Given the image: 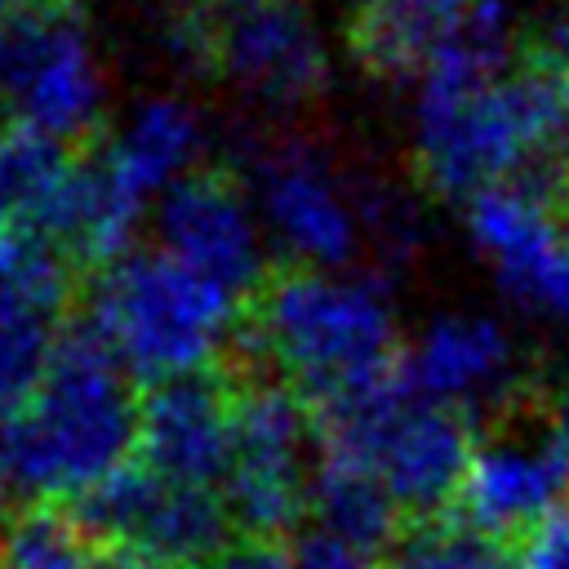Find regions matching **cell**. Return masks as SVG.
Here are the masks:
<instances>
[{
	"label": "cell",
	"mask_w": 569,
	"mask_h": 569,
	"mask_svg": "<svg viewBox=\"0 0 569 569\" xmlns=\"http://www.w3.org/2000/svg\"><path fill=\"white\" fill-rule=\"evenodd\" d=\"M142 400L89 320L71 325L40 391L0 418V529L44 502H80L138 453Z\"/></svg>",
	"instance_id": "6da1fadb"
},
{
	"label": "cell",
	"mask_w": 569,
	"mask_h": 569,
	"mask_svg": "<svg viewBox=\"0 0 569 569\" xmlns=\"http://www.w3.org/2000/svg\"><path fill=\"white\" fill-rule=\"evenodd\" d=\"M253 338L302 400H333L400 365L387 284L289 267L253 298Z\"/></svg>",
	"instance_id": "7a4b0ae2"
},
{
	"label": "cell",
	"mask_w": 569,
	"mask_h": 569,
	"mask_svg": "<svg viewBox=\"0 0 569 569\" xmlns=\"http://www.w3.org/2000/svg\"><path fill=\"white\" fill-rule=\"evenodd\" d=\"M240 302L244 298L182 267L164 249H133L102 267L84 320L129 378L160 387L209 373L240 329Z\"/></svg>",
	"instance_id": "3957f363"
},
{
	"label": "cell",
	"mask_w": 569,
	"mask_h": 569,
	"mask_svg": "<svg viewBox=\"0 0 569 569\" xmlns=\"http://www.w3.org/2000/svg\"><path fill=\"white\" fill-rule=\"evenodd\" d=\"M316 409L320 453L365 467L400 511L431 516L436 507L458 498L476 449L467 418L418 400L405 387L400 365Z\"/></svg>",
	"instance_id": "277c9868"
},
{
	"label": "cell",
	"mask_w": 569,
	"mask_h": 569,
	"mask_svg": "<svg viewBox=\"0 0 569 569\" xmlns=\"http://www.w3.org/2000/svg\"><path fill=\"white\" fill-rule=\"evenodd\" d=\"M102 62L80 0H27L0 22V102L9 120L80 142L102 116Z\"/></svg>",
	"instance_id": "5b68a950"
},
{
	"label": "cell",
	"mask_w": 569,
	"mask_h": 569,
	"mask_svg": "<svg viewBox=\"0 0 569 569\" xmlns=\"http://www.w3.org/2000/svg\"><path fill=\"white\" fill-rule=\"evenodd\" d=\"M71 520L93 547H120L160 569H209L227 551V533L236 525L213 489L169 485L142 462H129L84 493Z\"/></svg>",
	"instance_id": "8992f818"
},
{
	"label": "cell",
	"mask_w": 569,
	"mask_h": 569,
	"mask_svg": "<svg viewBox=\"0 0 569 569\" xmlns=\"http://www.w3.org/2000/svg\"><path fill=\"white\" fill-rule=\"evenodd\" d=\"M311 418L284 382L236 387V436L222 502L249 538L284 533L311 498Z\"/></svg>",
	"instance_id": "52a82bcc"
},
{
	"label": "cell",
	"mask_w": 569,
	"mask_h": 569,
	"mask_svg": "<svg viewBox=\"0 0 569 569\" xmlns=\"http://www.w3.org/2000/svg\"><path fill=\"white\" fill-rule=\"evenodd\" d=\"M187 44L253 98L293 107L325 89L329 53L302 0H244L209 22H187Z\"/></svg>",
	"instance_id": "ba28073f"
},
{
	"label": "cell",
	"mask_w": 569,
	"mask_h": 569,
	"mask_svg": "<svg viewBox=\"0 0 569 569\" xmlns=\"http://www.w3.org/2000/svg\"><path fill=\"white\" fill-rule=\"evenodd\" d=\"M253 200L262 231L311 271H338L356 258L365 236V213L329 169V160L307 142H276L258 156Z\"/></svg>",
	"instance_id": "9c48e42d"
},
{
	"label": "cell",
	"mask_w": 569,
	"mask_h": 569,
	"mask_svg": "<svg viewBox=\"0 0 569 569\" xmlns=\"http://www.w3.org/2000/svg\"><path fill=\"white\" fill-rule=\"evenodd\" d=\"M467 231L520 307L569 325V227L556 200L520 182L489 187L467 200Z\"/></svg>",
	"instance_id": "30bf717a"
},
{
	"label": "cell",
	"mask_w": 569,
	"mask_h": 569,
	"mask_svg": "<svg viewBox=\"0 0 569 569\" xmlns=\"http://www.w3.org/2000/svg\"><path fill=\"white\" fill-rule=\"evenodd\" d=\"M156 249L236 298L262 289V218L227 173L196 169L156 204Z\"/></svg>",
	"instance_id": "8fae6325"
},
{
	"label": "cell",
	"mask_w": 569,
	"mask_h": 569,
	"mask_svg": "<svg viewBox=\"0 0 569 569\" xmlns=\"http://www.w3.org/2000/svg\"><path fill=\"white\" fill-rule=\"evenodd\" d=\"M569 489V453L556 445L551 427H511L471 449L458 502L467 529L485 538L533 529L547 511L560 507Z\"/></svg>",
	"instance_id": "7c38bea8"
},
{
	"label": "cell",
	"mask_w": 569,
	"mask_h": 569,
	"mask_svg": "<svg viewBox=\"0 0 569 569\" xmlns=\"http://www.w3.org/2000/svg\"><path fill=\"white\" fill-rule=\"evenodd\" d=\"M405 387L440 409H502L520 382L516 338L493 316H445L400 356Z\"/></svg>",
	"instance_id": "4fadbf2b"
},
{
	"label": "cell",
	"mask_w": 569,
	"mask_h": 569,
	"mask_svg": "<svg viewBox=\"0 0 569 569\" xmlns=\"http://www.w3.org/2000/svg\"><path fill=\"white\" fill-rule=\"evenodd\" d=\"M236 391L209 373L160 382L142 396L138 462L169 485L218 489L231 467Z\"/></svg>",
	"instance_id": "5bb4252c"
},
{
	"label": "cell",
	"mask_w": 569,
	"mask_h": 569,
	"mask_svg": "<svg viewBox=\"0 0 569 569\" xmlns=\"http://www.w3.org/2000/svg\"><path fill=\"white\" fill-rule=\"evenodd\" d=\"M80 160L67 142L4 120L0 124V227H27L49 236Z\"/></svg>",
	"instance_id": "9a60e30c"
},
{
	"label": "cell",
	"mask_w": 569,
	"mask_h": 569,
	"mask_svg": "<svg viewBox=\"0 0 569 569\" xmlns=\"http://www.w3.org/2000/svg\"><path fill=\"white\" fill-rule=\"evenodd\" d=\"M480 0H365L356 22V49L373 71L413 76L436 49L467 22Z\"/></svg>",
	"instance_id": "2e32d148"
},
{
	"label": "cell",
	"mask_w": 569,
	"mask_h": 569,
	"mask_svg": "<svg viewBox=\"0 0 569 569\" xmlns=\"http://www.w3.org/2000/svg\"><path fill=\"white\" fill-rule=\"evenodd\" d=\"M307 507L316 511L325 533L356 542L365 551H378L396 533V516H400L391 493L365 467H356L347 458H329V453L316 458Z\"/></svg>",
	"instance_id": "e0dca14e"
},
{
	"label": "cell",
	"mask_w": 569,
	"mask_h": 569,
	"mask_svg": "<svg viewBox=\"0 0 569 569\" xmlns=\"http://www.w3.org/2000/svg\"><path fill=\"white\" fill-rule=\"evenodd\" d=\"M67 329L71 325L62 307L0 302V418L40 391Z\"/></svg>",
	"instance_id": "ac0fdd59"
},
{
	"label": "cell",
	"mask_w": 569,
	"mask_h": 569,
	"mask_svg": "<svg viewBox=\"0 0 569 569\" xmlns=\"http://www.w3.org/2000/svg\"><path fill=\"white\" fill-rule=\"evenodd\" d=\"M93 542L71 516L22 511L0 529V569H84Z\"/></svg>",
	"instance_id": "d6986e66"
},
{
	"label": "cell",
	"mask_w": 569,
	"mask_h": 569,
	"mask_svg": "<svg viewBox=\"0 0 569 569\" xmlns=\"http://www.w3.org/2000/svg\"><path fill=\"white\" fill-rule=\"evenodd\" d=\"M391 569H516V560L476 529L422 525L409 538H400Z\"/></svg>",
	"instance_id": "ffe728a7"
},
{
	"label": "cell",
	"mask_w": 569,
	"mask_h": 569,
	"mask_svg": "<svg viewBox=\"0 0 569 569\" xmlns=\"http://www.w3.org/2000/svg\"><path fill=\"white\" fill-rule=\"evenodd\" d=\"M516 569H569V502H560L533 529H525Z\"/></svg>",
	"instance_id": "44dd1931"
},
{
	"label": "cell",
	"mask_w": 569,
	"mask_h": 569,
	"mask_svg": "<svg viewBox=\"0 0 569 569\" xmlns=\"http://www.w3.org/2000/svg\"><path fill=\"white\" fill-rule=\"evenodd\" d=\"M293 565H298V569H378L373 551H365V547H356V542H342V538H333V533H325V529L307 533V538L293 547Z\"/></svg>",
	"instance_id": "7402d4cb"
},
{
	"label": "cell",
	"mask_w": 569,
	"mask_h": 569,
	"mask_svg": "<svg viewBox=\"0 0 569 569\" xmlns=\"http://www.w3.org/2000/svg\"><path fill=\"white\" fill-rule=\"evenodd\" d=\"M209 569H298L293 551H284L276 538H249L240 547H227Z\"/></svg>",
	"instance_id": "603a6c76"
},
{
	"label": "cell",
	"mask_w": 569,
	"mask_h": 569,
	"mask_svg": "<svg viewBox=\"0 0 569 569\" xmlns=\"http://www.w3.org/2000/svg\"><path fill=\"white\" fill-rule=\"evenodd\" d=\"M84 569H160V565H151V560L133 556V551H120V547H93Z\"/></svg>",
	"instance_id": "cb8c5ba5"
},
{
	"label": "cell",
	"mask_w": 569,
	"mask_h": 569,
	"mask_svg": "<svg viewBox=\"0 0 569 569\" xmlns=\"http://www.w3.org/2000/svg\"><path fill=\"white\" fill-rule=\"evenodd\" d=\"M178 4L187 9V22H209V18H218V13H227L244 0H178Z\"/></svg>",
	"instance_id": "d4e9b609"
},
{
	"label": "cell",
	"mask_w": 569,
	"mask_h": 569,
	"mask_svg": "<svg viewBox=\"0 0 569 569\" xmlns=\"http://www.w3.org/2000/svg\"><path fill=\"white\" fill-rule=\"evenodd\" d=\"M551 436H556V445L569 453V387L556 396V405H551Z\"/></svg>",
	"instance_id": "484cf974"
},
{
	"label": "cell",
	"mask_w": 569,
	"mask_h": 569,
	"mask_svg": "<svg viewBox=\"0 0 569 569\" xmlns=\"http://www.w3.org/2000/svg\"><path fill=\"white\" fill-rule=\"evenodd\" d=\"M22 4H27V0H0V22H4L13 9H22Z\"/></svg>",
	"instance_id": "4316f807"
}]
</instances>
